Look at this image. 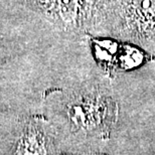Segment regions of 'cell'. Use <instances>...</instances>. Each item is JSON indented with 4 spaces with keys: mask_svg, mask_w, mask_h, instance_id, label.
Masks as SVG:
<instances>
[{
    "mask_svg": "<svg viewBox=\"0 0 155 155\" xmlns=\"http://www.w3.org/2000/svg\"><path fill=\"white\" fill-rule=\"evenodd\" d=\"M54 116L80 141L102 140L115 125L118 106L106 83L88 82L58 93Z\"/></svg>",
    "mask_w": 155,
    "mask_h": 155,
    "instance_id": "obj_1",
    "label": "cell"
},
{
    "mask_svg": "<svg viewBox=\"0 0 155 155\" xmlns=\"http://www.w3.org/2000/svg\"><path fill=\"white\" fill-rule=\"evenodd\" d=\"M103 36L132 43L155 58V0H110Z\"/></svg>",
    "mask_w": 155,
    "mask_h": 155,
    "instance_id": "obj_2",
    "label": "cell"
},
{
    "mask_svg": "<svg viewBox=\"0 0 155 155\" xmlns=\"http://www.w3.org/2000/svg\"><path fill=\"white\" fill-rule=\"evenodd\" d=\"M57 129L51 120L32 115L20 121L13 155H54Z\"/></svg>",
    "mask_w": 155,
    "mask_h": 155,
    "instance_id": "obj_3",
    "label": "cell"
},
{
    "mask_svg": "<svg viewBox=\"0 0 155 155\" xmlns=\"http://www.w3.org/2000/svg\"><path fill=\"white\" fill-rule=\"evenodd\" d=\"M4 46H3V43H2V40L0 38V68H1L4 63L6 61V54H5V51H4Z\"/></svg>",
    "mask_w": 155,
    "mask_h": 155,
    "instance_id": "obj_4",
    "label": "cell"
},
{
    "mask_svg": "<svg viewBox=\"0 0 155 155\" xmlns=\"http://www.w3.org/2000/svg\"><path fill=\"white\" fill-rule=\"evenodd\" d=\"M72 155H79V154H72ZM88 155H90V154H88Z\"/></svg>",
    "mask_w": 155,
    "mask_h": 155,
    "instance_id": "obj_5",
    "label": "cell"
}]
</instances>
